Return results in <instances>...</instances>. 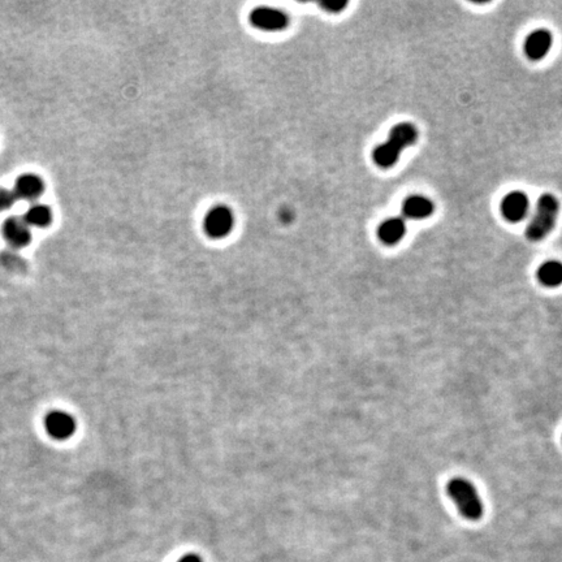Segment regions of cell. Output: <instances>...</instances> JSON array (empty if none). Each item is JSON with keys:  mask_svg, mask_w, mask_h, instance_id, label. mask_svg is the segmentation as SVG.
<instances>
[{"mask_svg": "<svg viewBox=\"0 0 562 562\" xmlns=\"http://www.w3.org/2000/svg\"><path fill=\"white\" fill-rule=\"evenodd\" d=\"M418 140V129L410 123L395 125L387 142L379 145L373 153L375 163L380 168H390L397 163L401 153Z\"/></svg>", "mask_w": 562, "mask_h": 562, "instance_id": "obj_1", "label": "cell"}, {"mask_svg": "<svg viewBox=\"0 0 562 562\" xmlns=\"http://www.w3.org/2000/svg\"><path fill=\"white\" fill-rule=\"evenodd\" d=\"M446 492L466 519L479 521L483 517V502L471 482L465 478H453L446 485Z\"/></svg>", "mask_w": 562, "mask_h": 562, "instance_id": "obj_2", "label": "cell"}, {"mask_svg": "<svg viewBox=\"0 0 562 562\" xmlns=\"http://www.w3.org/2000/svg\"><path fill=\"white\" fill-rule=\"evenodd\" d=\"M560 214V202L552 194H543L539 198L536 211L526 229L530 241H541L556 226Z\"/></svg>", "mask_w": 562, "mask_h": 562, "instance_id": "obj_3", "label": "cell"}, {"mask_svg": "<svg viewBox=\"0 0 562 562\" xmlns=\"http://www.w3.org/2000/svg\"><path fill=\"white\" fill-rule=\"evenodd\" d=\"M233 226V212L223 204L212 207L204 218V232L211 238H224L232 232Z\"/></svg>", "mask_w": 562, "mask_h": 562, "instance_id": "obj_4", "label": "cell"}, {"mask_svg": "<svg viewBox=\"0 0 562 562\" xmlns=\"http://www.w3.org/2000/svg\"><path fill=\"white\" fill-rule=\"evenodd\" d=\"M250 23L260 31H280L288 28L289 17L276 8L258 7L251 12Z\"/></svg>", "mask_w": 562, "mask_h": 562, "instance_id": "obj_5", "label": "cell"}, {"mask_svg": "<svg viewBox=\"0 0 562 562\" xmlns=\"http://www.w3.org/2000/svg\"><path fill=\"white\" fill-rule=\"evenodd\" d=\"M553 46V35L546 29H536L524 40V54L530 60H541Z\"/></svg>", "mask_w": 562, "mask_h": 562, "instance_id": "obj_6", "label": "cell"}, {"mask_svg": "<svg viewBox=\"0 0 562 562\" xmlns=\"http://www.w3.org/2000/svg\"><path fill=\"white\" fill-rule=\"evenodd\" d=\"M530 210L529 197L522 192H512L501 203V212L507 221L518 223L527 216Z\"/></svg>", "mask_w": 562, "mask_h": 562, "instance_id": "obj_7", "label": "cell"}, {"mask_svg": "<svg viewBox=\"0 0 562 562\" xmlns=\"http://www.w3.org/2000/svg\"><path fill=\"white\" fill-rule=\"evenodd\" d=\"M3 233L8 243L15 248H25L31 241V226L21 216L8 218L3 226Z\"/></svg>", "mask_w": 562, "mask_h": 562, "instance_id": "obj_8", "label": "cell"}, {"mask_svg": "<svg viewBox=\"0 0 562 562\" xmlns=\"http://www.w3.org/2000/svg\"><path fill=\"white\" fill-rule=\"evenodd\" d=\"M46 429L50 436L56 440H65L76 432V421L68 413L54 412L47 415Z\"/></svg>", "mask_w": 562, "mask_h": 562, "instance_id": "obj_9", "label": "cell"}, {"mask_svg": "<svg viewBox=\"0 0 562 562\" xmlns=\"http://www.w3.org/2000/svg\"><path fill=\"white\" fill-rule=\"evenodd\" d=\"M435 206L432 201L424 195H410L402 204V214L407 219L423 220L434 214Z\"/></svg>", "mask_w": 562, "mask_h": 562, "instance_id": "obj_10", "label": "cell"}, {"mask_svg": "<svg viewBox=\"0 0 562 562\" xmlns=\"http://www.w3.org/2000/svg\"><path fill=\"white\" fill-rule=\"evenodd\" d=\"M45 182L37 175L25 173L16 181L15 193L17 198L33 201L43 194Z\"/></svg>", "mask_w": 562, "mask_h": 562, "instance_id": "obj_11", "label": "cell"}, {"mask_svg": "<svg viewBox=\"0 0 562 562\" xmlns=\"http://www.w3.org/2000/svg\"><path fill=\"white\" fill-rule=\"evenodd\" d=\"M405 233V220L402 218L387 219L378 229V236L385 245H396L404 238Z\"/></svg>", "mask_w": 562, "mask_h": 562, "instance_id": "obj_12", "label": "cell"}, {"mask_svg": "<svg viewBox=\"0 0 562 562\" xmlns=\"http://www.w3.org/2000/svg\"><path fill=\"white\" fill-rule=\"evenodd\" d=\"M538 279L540 284L548 288H556L562 284V263L558 260H548L539 267Z\"/></svg>", "mask_w": 562, "mask_h": 562, "instance_id": "obj_13", "label": "cell"}, {"mask_svg": "<svg viewBox=\"0 0 562 562\" xmlns=\"http://www.w3.org/2000/svg\"><path fill=\"white\" fill-rule=\"evenodd\" d=\"M23 219L31 226L46 228L53 221V211L46 204H33Z\"/></svg>", "mask_w": 562, "mask_h": 562, "instance_id": "obj_14", "label": "cell"}, {"mask_svg": "<svg viewBox=\"0 0 562 562\" xmlns=\"http://www.w3.org/2000/svg\"><path fill=\"white\" fill-rule=\"evenodd\" d=\"M17 199L18 198L16 195L15 190L0 189V211L9 210Z\"/></svg>", "mask_w": 562, "mask_h": 562, "instance_id": "obj_15", "label": "cell"}, {"mask_svg": "<svg viewBox=\"0 0 562 562\" xmlns=\"http://www.w3.org/2000/svg\"><path fill=\"white\" fill-rule=\"evenodd\" d=\"M321 8H324L327 12H332V13H337L341 12L343 8L346 7V1H341V0H331V1H323Z\"/></svg>", "mask_w": 562, "mask_h": 562, "instance_id": "obj_16", "label": "cell"}, {"mask_svg": "<svg viewBox=\"0 0 562 562\" xmlns=\"http://www.w3.org/2000/svg\"><path fill=\"white\" fill-rule=\"evenodd\" d=\"M177 562H203V560L199 554L189 553L182 556Z\"/></svg>", "mask_w": 562, "mask_h": 562, "instance_id": "obj_17", "label": "cell"}]
</instances>
